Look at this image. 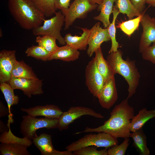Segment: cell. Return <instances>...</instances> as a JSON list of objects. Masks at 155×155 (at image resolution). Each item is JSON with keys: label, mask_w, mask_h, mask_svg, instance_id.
<instances>
[{"label": "cell", "mask_w": 155, "mask_h": 155, "mask_svg": "<svg viewBox=\"0 0 155 155\" xmlns=\"http://www.w3.org/2000/svg\"><path fill=\"white\" fill-rule=\"evenodd\" d=\"M22 118L20 125V132L24 137L30 140L37 136L36 131L39 129L56 128L58 121V119L38 118L28 115L23 116Z\"/></svg>", "instance_id": "5b68a950"}, {"label": "cell", "mask_w": 155, "mask_h": 155, "mask_svg": "<svg viewBox=\"0 0 155 155\" xmlns=\"http://www.w3.org/2000/svg\"><path fill=\"white\" fill-rule=\"evenodd\" d=\"M9 11L22 28L33 30L43 23L45 16L31 0H8Z\"/></svg>", "instance_id": "7a4b0ae2"}, {"label": "cell", "mask_w": 155, "mask_h": 155, "mask_svg": "<svg viewBox=\"0 0 155 155\" xmlns=\"http://www.w3.org/2000/svg\"><path fill=\"white\" fill-rule=\"evenodd\" d=\"M110 115L109 118L102 125L94 128L86 127L84 131L75 134L104 132L117 138L129 137L131 120L134 116V111L133 108L129 104L128 99H125L116 105Z\"/></svg>", "instance_id": "6da1fadb"}, {"label": "cell", "mask_w": 155, "mask_h": 155, "mask_svg": "<svg viewBox=\"0 0 155 155\" xmlns=\"http://www.w3.org/2000/svg\"><path fill=\"white\" fill-rule=\"evenodd\" d=\"M95 59L98 70L103 77L105 83L115 74L106 60L103 56L101 47L95 52Z\"/></svg>", "instance_id": "ffe728a7"}, {"label": "cell", "mask_w": 155, "mask_h": 155, "mask_svg": "<svg viewBox=\"0 0 155 155\" xmlns=\"http://www.w3.org/2000/svg\"><path fill=\"white\" fill-rule=\"evenodd\" d=\"M98 5L91 4L88 0H74L67 9L61 11L65 16L64 30L68 29L77 19L86 18Z\"/></svg>", "instance_id": "52a82bcc"}, {"label": "cell", "mask_w": 155, "mask_h": 155, "mask_svg": "<svg viewBox=\"0 0 155 155\" xmlns=\"http://www.w3.org/2000/svg\"><path fill=\"white\" fill-rule=\"evenodd\" d=\"M26 55L44 61H48L51 55L44 48L39 46H32L28 48L25 51Z\"/></svg>", "instance_id": "4dcf8cb0"}, {"label": "cell", "mask_w": 155, "mask_h": 155, "mask_svg": "<svg viewBox=\"0 0 155 155\" xmlns=\"http://www.w3.org/2000/svg\"><path fill=\"white\" fill-rule=\"evenodd\" d=\"M15 50H3L0 53V82L9 83L17 61Z\"/></svg>", "instance_id": "4fadbf2b"}, {"label": "cell", "mask_w": 155, "mask_h": 155, "mask_svg": "<svg viewBox=\"0 0 155 155\" xmlns=\"http://www.w3.org/2000/svg\"><path fill=\"white\" fill-rule=\"evenodd\" d=\"M36 7L45 17H50L55 14L56 9L54 0H31Z\"/></svg>", "instance_id": "484cf974"}, {"label": "cell", "mask_w": 155, "mask_h": 155, "mask_svg": "<svg viewBox=\"0 0 155 155\" xmlns=\"http://www.w3.org/2000/svg\"><path fill=\"white\" fill-rule=\"evenodd\" d=\"M56 39L54 37L47 35L38 36L36 38V42L39 45L52 54L59 48L56 44Z\"/></svg>", "instance_id": "83f0119b"}, {"label": "cell", "mask_w": 155, "mask_h": 155, "mask_svg": "<svg viewBox=\"0 0 155 155\" xmlns=\"http://www.w3.org/2000/svg\"><path fill=\"white\" fill-rule=\"evenodd\" d=\"M129 139L126 137L120 145L116 144L108 148V155H124L129 145Z\"/></svg>", "instance_id": "d6a6232c"}, {"label": "cell", "mask_w": 155, "mask_h": 155, "mask_svg": "<svg viewBox=\"0 0 155 155\" xmlns=\"http://www.w3.org/2000/svg\"><path fill=\"white\" fill-rule=\"evenodd\" d=\"M84 115H90L99 119L104 118L101 114L90 108L82 106H73L61 115L58 119L56 128L60 131L67 129L71 123Z\"/></svg>", "instance_id": "ba28073f"}, {"label": "cell", "mask_w": 155, "mask_h": 155, "mask_svg": "<svg viewBox=\"0 0 155 155\" xmlns=\"http://www.w3.org/2000/svg\"><path fill=\"white\" fill-rule=\"evenodd\" d=\"M54 16L44 20L42 25L32 30L35 36L47 35L55 38L61 45L66 44L64 38L61 36V31L65 23V16L61 11L56 12Z\"/></svg>", "instance_id": "8992f818"}, {"label": "cell", "mask_w": 155, "mask_h": 155, "mask_svg": "<svg viewBox=\"0 0 155 155\" xmlns=\"http://www.w3.org/2000/svg\"><path fill=\"white\" fill-rule=\"evenodd\" d=\"M51 136L50 135L42 133L32 140V142L42 155H74L72 152L67 150L60 151L55 149Z\"/></svg>", "instance_id": "9a60e30c"}, {"label": "cell", "mask_w": 155, "mask_h": 155, "mask_svg": "<svg viewBox=\"0 0 155 155\" xmlns=\"http://www.w3.org/2000/svg\"><path fill=\"white\" fill-rule=\"evenodd\" d=\"M97 98L102 107L109 109L115 103L118 98L115 77L106 82Z\"/></svg>", "instance_id": "5bb4252c"}, {"label": "cell", "mask_w": 155, "mask_h": 155, "mask_svg": "<svg viewBox=\"0 0 155 155\" xmlns=\"http://www.w3.org/2000/svg\"><path fill=\"white\" fill-rule=\"evenodd\" d=\"M70 0H54L56 9L61 11L67 9L70 5Z\"/></svg>", "instance_id": "e575fe53"}, {"label": "cell", "mask_w": 155, "mask_h": 155, "mask_svg": "<svg viewBox=\"0 0 155 155\" xmlns=\"http://www.w3.org/2000/svg\"><path fill=\"white\" fill-rule=\"evenodd\" d=\"M21 110L32 117L42 116L51 119H58L63 112L59 107L53 104L38 106L29 108H22Z\"/></svg>", "instance_id": "2e32d148"}, {"label": "cell", "mask_w": 155, "mask_h": 155, "mask_svg": "<svg viewBox=\"0 0 155 155\" xmlns=\"http://www.w3.org/2000/svg\"><path fill=\"white\" fill-rule=\"evenodd\" d=\"M37 78L32 68L24 61H17L12 73V77Z\"/></svg>", "instance_id": "cb8c5ba5"}, {"label": "cell", "mask_w": 155, "mask_h": 155, "mask_svg": "<svg viewBox=\"0 0 155 155\" xmlns=\"http://www.w3.org/2000/svg\"><path fill=\"white\" fill-rule=\"evenodd\" d=\"M129 137L132 139L133 145L140 155H150V151L147 145L146 137L142 129L130 133Z\"/></svg>", "instance_id": "7402d4cb"}, {"label": "cell", "mask_w": 155, "mask_h": 155, "mask_svg": "<svg viewBox=\"0 0 155 155\" xmlns=\"http://www.w3.org/2000/svg\"><path fill=\"white\" fill-rule=\"evenodd\" d=\"M0 89L4 95L8 108L11 112V106L17 104L19 102L20 98L18 95L14 94V90L9 84L5 82L0 83Z\"/></svg>", "instance_id": "4316f807"}, {"label": "cell", "mask_w": 155, "mask_h": 155, "mask_svg": "<svg viewBox=\"0 0 155 155\" xmlns=\"http://www.w3.org/2000/svg\"><path fill=\"white\" fill-rule=\"evenodd\" d=\"M115 3L113 8L117 9L119 13L126 14L129 20L142 13L136 9L130 0H115Z\"/></svg>", "instance_id": "d4e9b609"}, {"label": "cell", "mask_w": 155, "mask_h": 155, "mask_svg": "<svg viewBox=\"0 0 155 155\" xmlns=\"http://www.w3.org/2000/svg\"><path fill=\"white\" fill-rule=\"evenodd\" d=\"M131 1L135 8L140 13L143 12L145 7L147 0H131Z\"/></svg>", "instance_id": "d590c367"}, {"label": "cell", "mask_w": 155, "mask_h": 155, "mask_svg": "<svg viewBox=\"0 0 155 155\" xmlns=\"http://www.w3.org/2000/svg\"><path fill=\"white\" fill-rule=\"evenodd\" d=\"M146 3L150 6L155 7V0H147Z\"/></svg>", "instance_id": "ab89813d"}, {"label": "cell", "mask_w": 155, "mask_h": 155, "mask_svg": "<svg viewBox=\"0 0 155 155\" xmlns=\"http://www.w3.org/2000/svg\"><path fill=\"white\" fill-rule=\"evenodd\" d=\"M123 53L120 50L109 53L107 61L115 74L122 76L127 82L128 86V99L135 93L138 85L140 75L136 67L135 61L127 59L124 60Z\"/></svg>", "instance_id": "3957f363"}, {"label": "cell", "mask_w": 155, "mask_h": 155, "mask_svg": "<svg viewBox=\"0 0 155 155\" xmlns=\"http://www.w3.org/2000/svg\"><path fill=\"white\" fill-rule=\"evenodd\" d=\"M144 13L143 12L140 15L135 18L122 22L119 24L118 27L127 35L130 36L138 28Z\"/></svg>", "instance_id": "f546056e"}, {"label": "cell", "mask_w": 155, "mask_h": 155, "mask_svg": "<svg viewBox=\"0 0 155 155\" xmlns=\"http://www.w3.org/2000/svg\"><path fill=\"white\" fill-rule=\"evenodd\" d=\"M143 32L140 40L139 50L142 53L152 43L155 42V18L144 13L140 22Z\"/></svg>", "instance_id": "8fae6325"}, {"label": "cell", "mask_w": 155, "mask_h": 155, "mask_svg": "<svg viewBox=\"0 0 155 155\" xmlns=\"http://www.w3.org/2000/svg\"><path fill=\"white\" fill-rule=\"evenodd\" d=\"M79 28L83 31L80 36H73L69 33L65 35L64 38L66 44L78 50H85L88 45V40L91 30L86 28L79 27Z\"/></svg>", "instance_id": "e0dca14e"}, {"label": "cell", "mask_w": 155, "mask_h": 155, "mask_svg": "<svg viewBox=\"0 0 155 155\" xmlns=\"http://www.w3.org/2000/svg\"><path fill=\"white\" fill-rule=\"evenodd\" d=\"M27 146L18 143H1L0 152L2 155H30Z\"/></svg>", "instance_id": "603a6c76"}, {"label": "cell", "mask_w": 155, "mask_h": 155, "mask_svg": "<svg viewBox=\"0 0 155 155\" xmlns=\"http://www.w3.org/2000/svg\"><path fill=\"white\" fill-rule=\"evenodd\" d=\"M88 1L92 4H97L98 5L101 4L103 0H88Z\"/></svg>", "instance_id": "f35d334b"}, {"label": "cell", "mask_w": 155, "mask_h": 155, "mask_svg": "<svg viewBox=\"0 0 155 155\" xmlns=\"http://www.w3.org/2000/svg\"><path fill=\"white\" fill-rule=\"evenodd\" d=\"M97 148L94 146H89L82 148L72 152L74 155H108V148H105L98 150H97Z\"/></svg>", "instance_id": "1f68e13d"}, {"label": "cell", "mask_w": 155, "mask_h": 155, "mask_svg": "<svg viewBox=\"0 0 155 155\" xmlns=\"http://www.w3.org/2000/svg\"><path fill=\"white\" fill-rule=\"evenodd\" d=\"M8 127L1 120H0V132L3 133L7 131Z\"/></svg>", "instance_id": "74e56055"}, {"label": "cell", "mask_w": 155, "mask_h": 155, "mask_svg": "<svg viewBox=\"0 0 155 155\" xmlns=\"http://www.w3.org/2000/svg\"><path fill=\"white\" fill-rule=\"evenodd\" d=\"M154 118H155V110H148L146 108H142L131 120L130 131L132 132L142 129L146 122Z\"/></svg>", "instance_id": "d6986e66"}, {"label": "cell", "mask_w": 155, "mask_h": 155, "mask_svg": "<svg viewBox=\"0 0 155 155\" xmlns=\"http://www.w3.org/2000/svg\"><path fill=\"white\" fill-rule=\"evenodd\" d=\"M143 59L155 64V42L148 47L142 53Z\"/></svg>", "instance_id": "836d02e7"}, {"label": "cell", "mask_w": 155, "mask_h": 155, "mask_svg": "<svg viewBox=\"0 0 155 155\" xmlns=\"http://www.w3.org/2000/svg\"><path fill=\"white\" fill-rule=\"evenodd\" d=\"M112 13L113 16L112 21L107 28L111 41V46L109 51V53L117 51L118 48L120 47L119 44L116 41L115 38L116 28L115 26V21L119 12L117 9L113 8Z\"/></svg>", "instance_id": "f1b7e54d"}, {"label": "cell", "mask_w": 155, "mask_h": 155, "mask_svg": "<svg viewBox=\"0 0 155 155\" xmlns=\"http://www.w3.org/2000/svg\"><path fill=\"white\" fill-rule=\"evenodd\" d=\"M11 115V112L8 108L5 106L3 102H0V117H2L8 115Z\"/></svg>", "instance_id": "8d00e7d4"}, {"label": "cell", "mask_w": 155, "mask_h": 155, "mask_svg": "<svg viewBox=\"0 0 155 155\" xmlns=\"http://www.w3.org/2000/svg\"><path fill=\"white\" fill-rule=\"evenodd\" d=\"M115 0H103L97 8L98 11H100L99 15L94 17L93 19L101 22L104 28H107L111 24L110 16L113 13V4Z\"/></svg>", "instance_id": "44dd1931"}, {"label": "cell", "mask_w": 155, "mask_h": 155, "mask_svg": "<svg viewBox=\"0 0 155 155\" xmlns=\"http://www.w3.org/2000/svg\"><path fill=\"white\" fill-rule=\"evenodd\" d=\"M86 84L90 92L97 98L105 84L103 78L97 69L94 57L86 65L85 70Z\"/></svg>", "instance_id": "9c48e42d"}, {"label": "cell", "mask_w": 155, "mask_h": 155, "mask_svg": "<svg viewBox=\"0 0 155 155\" xmlns=\"http://www.w3.org/2000/svg\"><path fill=\"white\" fill-rule=\"evenodd\" d=\"M42 81V80L38 78H30L12 77L9 84L13 90H20L25 95L30 98L32 95H38L43 93Z\"/></svg>", "instance_id": "30bf717a"}, {"label": "cell", "mask_w": 155, "mask_h": 155, "mask_svg": "<svg viewBox=\"0 0 155 155\" xmlns=\"http://www.w3.org/2000/svg\"><path fill=\"white\" fill-rule=\"evenodd\" d=\"M90 33L89 37L88 48L87 53L89 57L100 47L101 44L104 42L111 40L107 28H102L100 22L96 23L90 29Z\"/></svg>", "instance_id": "7c38bea8"}, {"label": "cell", "mask_w": 155, "mask_h": 155, "mask_svg": "<svg viewBox=\"0 0 155 155\" xmlns=\"http://www.w3.org/2000/svg\"><path fill=\"white\" fill-rule=\"evenodd\" d=\"M118 143L117 138L108 133L102 132H98L97 134H86L67 146L65 148L66 150L72 152L82 148L89 146L108 148L117 144Z\"/></svg>", "instance_id": "277c9868"}, {"label": "cell", "mask_w": 155, "mask_h": 155, "mask_svg": "<svg viewBox=\"0 0 155 155\" xmlns=\"http://www.w3.org/2000/svg\"><path fill=\"white\" fill-rule=\"evenodd\" d=\"M80 54L78 50L66 44L59 47L56 51L51 54L48 61L59 59L66 62L73 61L78 59Z\"/></svg>", "instance_id": "ac0fdd59"}]
</instances>
